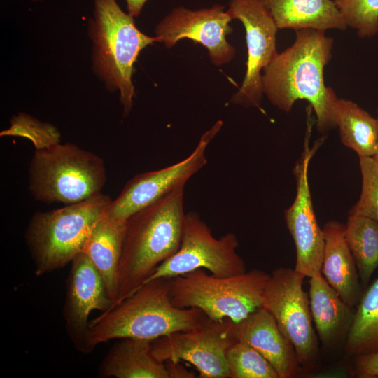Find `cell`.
<instances>
[{"label":"cell","instance_id":"cell-1","mask_svg":"<svg viewBox=\"0 0 378 378\" xmlns=\"http://www.w3.org/2000/svg\"><path fill=\"white\" fill-rule=\"evenodd\" d=\"M293 45L278 53L263 70L264 94L272 104L286 112L299 99L307 101L323 133L337 127L338 97L324 82V68L332 58V38L314 29L295 31Z\"/></svg>","mask_w":378,"mask_h":378},{"label":"cell","instance_id":"cell-2","mask_svg":"<svg viewBox=\"0 0 378 378\" xmlns=\"http://www.w3.org/2000/svg\"><path fill=\"white\" fill-rule=\"evenodd\" d=\"M183 193L184 186H178L126 220L118 293L112 307L130 296L178 250L186 215Z\"/></svg>","mask_w":378,"mask_h":378},{"label":"cell","instance_id":"cell-3","mask_svg":"<svg viewBox=\"0 0 378 378\" xmlns=\"http://www.w3.org/2000/svg\"><path fill=\"white\" fill-rule=\"evenodd\" d=\"M172 278H158L134 290L89 322L88 354L102 342L123 338L153 341L200 326L207 318L199 309L178 308L171 298Z\"/></svg>","mask_w":378,"mask_h":378},{"label":"cell","instance_id":"cell-4","mask_svg":"<svg viewBox=\"0 0 378 378\" xmlns=\"http://www.w3.org/2000/svg\"><path fill=\"white\" fill-rule=\"evenodd\" d=\"M111 202L100 192L59 209L35 213L25 231L35 274L61 269L83 252L92 227Z\"/></svg>","mask_w":378,"mask_h":378},{"label":"cell","instance_id":"cell-5","mask_svg":"<svg viewBox=\"0 0 378 378\" xmlns=\"http://www.w3.org/2000/svg\"><path fill=\"white\" fill-rule=\"evenodd\" d=\"M28 172L31 195L45 203L81 202L102 192L106 181L104 160L70 143L35 150Z\"/></svg>","mask_w":378,"mask_h":378},{"label":"cell","instance_id":"cell-6","mask_svg":"<svg viewBox=\"0 0 378 378\" xmlns=\"http://www.w3.org/2000/svg\"><path fill=\"white\" fill-rule=\"evenodd\" d=\"M269 278L258 269L225 277L198 269L172 278V302L178 308L199 309L211 320L238 323L262 307Z\"/></svg>","mask_w":378,"mask_h":378},{"label":"cell","instance_id":"cell-7","mask_svg":"<svg viewBox=\"0 0 378 378\" xmlns=\"http://www.w3.org/2000/svg\"><path fill=\"white\" fill-rule=\"evenodd\" d=\"M93 1L94 66L107 85L119 90L120 102L127 115L134 94L132 80L134 63L140 52L157 42V38L141 32L133 17L125 13L115 0Z\"/></svg>","mask_w":378,"mask_h":378},{"label":"cell","instance_id":"cell-8","mask_svg":"<svg viewBox=\"0 0 378 378\" xmlns=\"http://www.w3.org/2000/svg\"><path fill=\"white\" fill-rule=\"evenodd\" d=\"M304 278L295 269L274 270L264 290L262 307L275 318L281 332L293 345L301 369L307 372L316 367L319 348L309 295L302 287Z\"/></svg>","mask_w":378,"mask_h":378},{"label":"cell","instance_id":"cell-9","mask_svg":"<svg viewBox=\"0 0 378 378\" xmlns=\"http://www.w3.org/2000/svg\"><path fill=\"white\" fill-rule=\"evenodd\" d=\"M238 246L234 233L216 238L200 215L190 211L185 215L178 250L160 265L141 286L158 278H174L198 269L207 270L220 277L244 273L246 267L237 252Z\"/></svg>","mask_w":378,"mask_h":378},{"label":"cell","instance_id":"cell-10","mask_svg":"<svg viewBox=\"0 0 378 378\" xmlns=\"http://www.w3.org/2000/svg\"><path fill=\"white\" fill-rule=\"evenodd\" d=\"M235 323L229 318H206L198 327L172 333L152 342L151 352L159 361L188 362L201 378H229L226 353L238 341Z\"/></svg>","mask_w":378,"mask_h":378},{"label":"cell","instance_id":"cell-11","mask_svg":"<svg viewBox=\"0 0 378 378\" xmlns=\"http://www.w3.org/2000/svg\"><path fill=\"white\" fill-rule=\"evenodd\" d=\"M216 122L200 138L196 148L186 159L161 169L136 174L129 180L118 196L112 200L106 215L126 221L133 214L156 201L187 181L207 162L205 155L209 144L222 127Z\"/></svg>","mask_w":378,"mask_h":378},{"label":"cell","instance_id":"cell-12","mask_svg":"<svg viewBox=\"0 0 378 378\" xmlns=\"http://www.w3.org/2000/svg\"><path fill=\"white\" fill-rule=\"evenodd\" d=\"M227 12L232 19L243 24L248 53L244 79L230 102L244 107H259L264 94L261 71L278 54L279 29L259 0H230Z\"/></svg>","mask_w":378,"mask_h":378},{"label":"cell","instance_id":"cell-13","mask_svg":"<svg viewBox=\"0 0 378 378\" xmlns=\"http://www.w3.org/2000/svg\"><path fill=\"white\" fill-rule=\"evenodd\" d=\"M312 126L308 118L303 152L293 170L296 196L291 206L284 211L286 223L296 249L294 269L304 277H311L321 272L325 244L323 230L314 213L308 178L310 160L323 139L318 140L313 148L309 147Z\"/></svg>","mask_w":378,"mask_h":378},{"label":"cell","instance_id":"cell-14","mask_svg":"<svg viewBox=\"0 0 378 378\" xmlns=\"http://www.w3.org/2000/svg\"><path fill=\"white\" fill-rule=\"evenodd\" d=\"M232 20L223 6L197 10L179 6L157 25L155 37L157 42L163 43L167 48L182 38L201 43L207 49L212 64L219 66L230 62L235 55L234 47L226 39L232 32L230 25Z\"/></svg>","mask_w":378,"mask_h":378},{"label":"cell","instance_id":"cell-15","mask_svg":"<svg viewBox=\"0 0 378 378\" xmlns=\"http://www.w3.org/2000/svg\"><path fill=\"white\" fill-rule=\"evenodd\" d=\"M71 263L63 315L67 334L75 347L88 354L89 316L94 310L107 311L111 308L113 301L102 275L85 253H79Z\"/></svg>","mask_w":378,"mask_h":378},{"label":"cell","instance_id":"cell-16","mask_svg":"<svg viewBox=\"0 0 378 378\" xmlns=\"http://www.w3.org/2000/svg\"><path fill=\"white\" fill-rule=\"evenodd\" d=\"M235 335L257 350L274 368L279 378H293L300 372L292 343L278 327L273 316L262 307L235 323Z\"/></svg>","mask_w":378,"mask_h":378},{"label":"cell","instance_id":"cell-17","mask_svg":"<svg viewBox=\"0 0 378 378\" xmlns=\"http://www.w3.org/2000/svg\"><path fill=\"white\" fill-rule=\"evenodd\" d=\"M322 230L325 244L321 272L342 300L354 307L362 296L361 286L346 239L345 225L330 220Z\"/></svg>","mask_w":378,"mask_h":378},{"label":"cell","instance_id":"cell-18","mask_svg":"<svg viewBox=\"0 0 378 378\" xmlns=\"http://www.w3.org/2000/svg\"><path fill=\"white\" fill-rule=\"evenodd\" d=\"M309 300L313 323L322 345L331 347L344 337L354 311L318 272L309 277Z\"/></svg>","mask_w":378,"mask_h":378},{"label":"cell","instance_id":"cell-19","mask_svg":"<svg viewBox=\"0 0 378 378\" xmlns=\"http://www.w3.org/2000/svg\"><path fill=\"white\" fill-rule=\"evenodd\" d=\"M278 29L344 30L347 25L333 0H259Z\"/></svg>","mask_w":378,"mask_h":378},{"label":"cell","instance_id":"cell-20","mask_svg":"<svg viewBox=\"0 0 378 378\" xmlns=\"http://www.w3.org/2000/svg\"><path fill=\"white\" fill-rule=\"evenodd\" d=\"M125 223L104 214L92 227L83 251L102 275L113 305L118 293V270Z\"/></svg>","mask_w":378,"mask_h":378},{"label":"cell","instance_id":"cell-21","mask_svg":"<svg viewBox=\"0 0 378 378\" xmlns=\"http://www.w3.org/2000/svg\"><path fill=\"white\" fill-rule=\"evenodd\" d=\"M104 358L99 368L102 377L168 378L164 363L152 354L151 340L123 338Z\"/></svg>","mask_w":378,"mask_h":378},{"label":"cell","instance_id":"cell-22","mask_svg":"<svg viewBox=\"0 0 378 378\" xmlns=\"http://www.w3.org/2000/svg\"><path fill=\"white\" fill-rule=\"evenodd\" d=\"M335 116L342 144L359 157H372L377 150V118L354 102L339 98Z\"/></svg>","mask_w":378,"mask_h":378},{"label":"cell","instance_id":"cell-23","mask_svg":"<svg viewBox=\"0 0 378 378\" xmlns=\"http://www.w3.org/2000/svg\"><path fill=\"white\" fill-rule=\"evenodd\" d=\"M345 351L354 356L378 351V278L357 304L345 340Z\"/></svg>","mask_w":378,"mask_h":378},{"label":"cell","instance_id":"cell-24","mask_svg":"<svg viewBox=\"0 0 378 378\" xmlns=\"http://www.w3.org/2000/svg\"><path fill=\"white\" fill-rule=\"evenodd\" d=\"M345 236L361 283L366 286L378 267V222L350 214Z\"/></svg>","mask_w":378,"mask_h":378},{"label":"cell","instance_id":"cell-25","mask_svg":"<svg viewBox=\"0 0 378 378\" xmlns=\"http://www.w3.org/2000/svg\"><path fill=\"white\" fill-rule=\"evenodd\" d=\"M229 378H279L272 365L248 344L237 341L226 353Z\"/></svg>","mask_w":378,"mask_h":378},{"label":"cell","instance_id":"cell-26","mask_svg":"<svg viewBox=\"0 0 378 378\" xmlns=\"http://www.w3.org/2000/svg\"><path fill=\"white\" fill-rule=\"evenodd\" d=\"M1 136H20L31 141L35 150L49 148L60 143L58 130L48 122H44L24 113L13 115L9 128L0 132Z\"/></svg>","mask_w":378,"mask_h":378},{"label":"cell","instance_id":"cell-27","mask_svg":"<svg viewBox=\"0 0 378 378\" xmlns=\"http://www.w3.org/2000/svg\"><path fill=\"white\" fill-rule=\"evenodd\" d=\"M347 27L359 37L370 38L378 33V0H342L335 2Z\"/></svg>","mask_w":378,"mask_h":378},{"label":"cell","instance_id":"cell-28","mask_svg":"<svg viewBox=\"0 0 378 378\" xmlns=\"http://www.w3.org/2000/svg\"><path fill=\"white\" fill-rule=\"evenodd\" d=\"M362 191L350 214L370 218L378 222V167L372 157H359Z\"/></svg>","mask_w":378,"mask_h":378},{"label":"cell","instance_id":"cell-29","mask_svg":"<svg viewBox=\"0 0 378 378\" xmlns=\"http://www.w3.org/2000/svg\"><path fill=\"white\" fill-rule=\"evenodd\" d=\"M354 372L358 377H378V351L356 356Z\"/></svg>","mask_w":378,"mask_h":378},{"label":"cell","instance_id":"cell-30","mask_svg":"<svg viewBox=\"0 0 378 378\" xmlns=\"http://www.w3.org/2000/svg\"><path fill=\"white\" fill-rule=\"evenodd\" d=\"M168 378H195V373L188 370L180 361L167 360L164 362Z\"/></svg>","mask_w":378,"mask_h":378},{"label":"cell","instance_id":"cell-31","mask_svg":"<svg viewBox=\"0 0 378 378\" xmlns=\"http://www.w3.org/2000/svg\"><path fill=\"white\" fill-rule=\"evenodd\" d=\"M148 0H125L128 13L132 17L138 16Z\"/></svg>","mask_w":378,"mask_h":378},{"label":"cell","instance_id":"cell-32","mask_svg":"<svg viewBox=\"0 0 378 378\" xmlns=\"http://www.w3.org/2000/svg\"><path fill=\"white\" fill-rule=\"evenodd\" d=\"M377 131H378V110H377ZM372 158L374 159L375 163L377 164L378 167V136H377V150H376L375 154L372 156Z\"/></svg>","mask_w":378,"mask_h":378},{"label":"cell","instance_id":"cell-33","mask_svg":"<svg viewBox=\"0 0 378 378\" xmlns=\"http://www.w3.org/2000/svg\"><path fill=\"white\" fill-rule=\"evenodd\" d=\"M335 2H338V1H340L342 0H333Z\"/></svg>","mask_w":378,"mask_h":378},{"label":"cell","instance_id":"cell-34","mask_svg":"<svg viewBox=\"0 0 378 378\" xmlns=\"http://www.w3.org/2000/svg\"><path fill=\"white\" fill-rule=\"evenodd\" d=\"M33 1H41V0H33Z\"/></svg>","mask_w":378,"mask_h":378}]
</instances>
